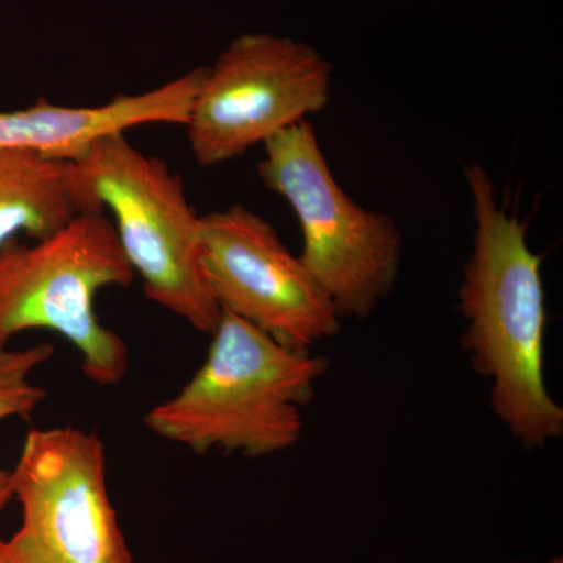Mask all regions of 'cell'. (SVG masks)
<instances>
[{"instance_id": "1", "label": "cell", "mask_w": 563, "mask_h": 563, "mask_svg": "<svg viewBox=\"0 0 563 563\" xmlns=\"http://www.w3.org/2000/svg\"><path fill=\"white\" fill-rule=\"evenodd\" d=\"M465 177L476 229L459 290L462 344L492 383L493 412L532 450L563 433V409L544 384L542 257L529 247L523 222L499 203L483 166L474 163Z\"/></svg>"}, {"instance_id": "2", "label": "cell", "mask_w": 563, "mask_h": 563, "mask_svg": "<svg viewBox=\"0 0 563 563\" xmlns=\"http://www.w3.org/2000/svg\"><path fill=\"white\" fill-rule=\"evenodd\" d=\"M206 362L173 398L155 404L144 426L187 448L257 459L290 450L302 435L329 361L282 344L231 313H221Z\"/></svg>"}, {"instance_id": "3", "label": "cell", "mask_w": 563, "mask_h": 563, "mask_svg": "<svg viewBox=\"0 0 563 563\" xmlns=\"http://www.w3.org/2000/svg\"><path fill=\"white\" fill-rule=\"evenodd\" d=\"M77 210L110 221L144 295L196 331L213 333L221 309L202 266V217L168 163L144 154L125 133L96 141L68 162Z\"/></svg>"}, {"instance_id": "4", "label": "cell", "mask_w": 563, "mask_h": 563, "mask_svg": "<svg viewBox=\"0 0 563 563\" xmlns=\"http://www.w3.org/2000/svg\"><path fill=\"white\" fill-rule=\"evenodd\" d=\"M135 279L106 213L81 211L44 239L0 247V346L27 331H51L80 352L88 380L114 387L131 355L124 340L96 314V296Z\"/></svg>"}, {"instance_id": "5", "label": "cell", "mask_w": 563, "mask_h": 563, "mask_svg": "<svg viewBox=\"0 0 563 563\" xmlns=\"http://www.w3.org/2000/svg\"><path fill=\"white\" fill-rule=\"evenodd\" d=\"M263 152V184L290 203L301 225L303 266L340 320L369 317L398 279V224L390 214L352 201L329 168L309 121L277 133Z\"/></svg>"}, {"instance_id": "6", "label": "cell", "mask_w": 563, "mask_h": 563, "mask_svg": "<svg viewBox=\"0 0 563 563\" xmlns=\"http://www.w3.org/2000/svg\"><path fill=\"white\" fill-rule=\"evenodd\" d=\"M331 90L332 65L309 44L239 36L203 73L185 125L192 157L203 168L242 157L324 109Z\"/></svg>"}, {"instance_id": "7", "label": "cell", "mask_w": 563, "mask_h": 563, "mask_svg": "<svg viewBox=\"0 0 563 563\" xmlns=\"http://www.w3.org/2000/svg\"><path fill=\"white\" fill-rule=\"evenodd\" d=\"M101 437L74 426L32 429L10 472L24 563H133L111 503Z\"/></svg>"}, {"instance_id": "8", "label": "cell", "mask_w": 563, "mask_h": 563, "mask_svg": "<svg viewBox=\"0 0 563 563\" xmlns=\"http://www.w3.org/2000/svg\"><path fill=\"white\" fill-rule=\"evenodd\" d=\"M201 232L203 274L221 312L296 350L339 332L331 299L261 214L243 206L210 211Z\"/></svg>"}, {"instance_id": "9", "label": "cell", "mask_w": 563, "mask_h": 563, "mask_svg": "<svg viewBox=\"0 0 563 563\" xmlns=\"http://www.w3.org/2000/svg\"><path fill=\"white\" fill-rule=\"evenodd\" d=\"M206 68L140 95H121L96 107L55 106L40 98L32 107L0 111V151H24L73 162L103 136L150 124L187 125Z\"/></svg>"}, {"instance_id": "10", "label": "cell", "mask_w": 563, "mask_h": 563, "mask_svg": "<svg viewBox=\"0 0 563 563\" xmlns=\"http://www.w3.org/2000/svg\"><path fill=\"white\" fill-rule=\"evenodd\" d=\"M77 213L68 162L0 151V247L22 235L44 239Z\"/></svg>"}, {"instance_id": "11", "label": "cell", "mask_w": 563, "mask_h": 563, "mask_svg": "<svg viewBox=\"0 0 563 563\" xmlns=\"http://www.w3.org/2000/svg\"><path fill=\"white\" fill-rule=\"evenodd\" d=\"M54 346L40 343L24 350L0 346V422L29 418L46 401V388L32 376L54 357Z\"/></svg>"}, {"instance_id": "12", "label": "cell", "mask_w": 563, "mask_h": 563, "mask_svg": "<svg viewBox=\"0 0 563 563\" xmlns=\"http://www.w3.org/2000/svg\"><path fill=\"white\" fill-rule=\"evenodd\" d=\"M13 499L9 470H0V510Z\"/></svg>"}, {"instance_id": "13", "label": "cell", "mask_w": 563, "mask_h": 563, "mask_svg": "<svg viewBox=\"0 0 563 563\" xmlns=\"http://www.w3.org/2000/svg\"><path fill=\"white\" fill-rule=\"evenodd\" d=\"M0 563H24L20 555L14 553L9 540H3L2 537H0Z\"/></svg>"}, {"instance_id": "14", "label": "cell", "mask_w": 563, "mask_h": 563, "mask_svg": "<svg viewBox=\"0 0 563 563\" xmlns=\"http://www.w3.org/2000/svg\"><path fill=\"white\" fill-rule=\"evenodd\" d=\"M514 563H517V562H514ZM547 563H563V559L562 558H554V559H551V561L547 562Z\"/></svg>"}]
</instances>
